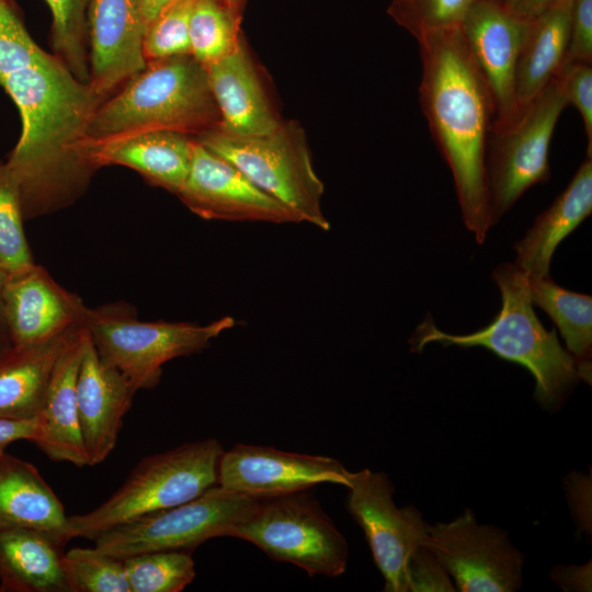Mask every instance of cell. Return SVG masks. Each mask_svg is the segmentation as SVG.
<instances>
[{
	"mask_svg": "<svg viewBox=\"0 0 592 592\" xmlns=\"http://www.w3.org/2000/svg\"><path fill=\"white\" fill-rule=\"evenodd\" d=\"M0 86L22 121L5 163L29 218L62 200L90 169L80 145L102 96L36 45L8 0H0Z\"/></svg>",
	"mask_w": 592,
	"mask_h": 592,
	"instance_id": "obj_1",
	"label": "cell"
},
{
	"mask_svg": "<svg viewBox=\"0 0 592 592\" xmlns=\"http://www.w3.org/2000/svg\"><path fill=\"white\" fill-rule=\"evenodd\" d=\"M418 44L422 112L451 169L463 221L482 244L491 228L486 174L494 115L491 94L459 26L428 34Z\"/></svg>",
	"mask_w": 592,
	"mask_h": 592,
	"instance_id": "obj_2",
	"label": "cell"
},
{
	"mask_svg": "<svg viewBox=\"0 0 592 592\" xmlns=\"http://www.w3.org/2000/svg\"><path fill=\"white\" fill-rule=\"evenodd\" d=\"M501 293V309L488 326L468 334L440 330L426 317L410 339L411 351L432 342L460 348L482 346L502 360L526 368L535 379V398L545 407L561 403L580 377L588 380L590 363H581L547 331L534 312L525 272L501 263L492 273Z\"/></svg>",
	"mask_w": 592,
	"mask_h": 592,
	"instance_id": "obj_3",
	"label": "cell"
},
{
	"mask_svg": "<svg viewBox=\"0 0 592 592\" xmlns=\"http://www.w3.org/2000/svg\"><path fill=\"white\" fill-rule=\"evenodd\" d=\"M219 123L205 67L185 54L148 60L119 93L100 103L87 136L100 139L144 130L198 136Z\"/></svg>",
	"mask_w": 592,
	"mask_h": 592,
	"instance_id": "obj_4",
	"label": "cell"
},
{
	"mask_svg": "<svg viewBox=\"0 0 592 592\" xmlns=\"http://www.w3.org/2000/svg\"><path fill=\"white\" fill-rule=\"evenodd\" d=\"M225 449L216 439L182 444L144 457L102 504L67 519V535L93 540L129 521L190 501L218 485Z\"/></svg>",
	"mask_w": 592,
	"mask_h": 592,
	"instance_id": "obj_5",
	"label": "cell"
},
{
	"mask_svg": "<svg viewBox=\"0 0 592 592\" xmlns=\"http://www.w3.org/2000/svg\"><path fill=\"white\" fill-rule=\"evenodd\" d=\"M195 139L288 206L301 223L330 229L322 210L325 185L315 171L304 129L297 122L281 123L272 132L253 136L231 134L217 126Z\"/></svg>",
	"mask_w": 592,
	"mask_h": 592,
	"instance_id": "obj_6",
	"label": "cell"
},
{
	"mask_svg": "<svg viewBox=\"0 0 592 592\" xmlns=\"http://www.w3.org/2000/svg\"><path fill=\"white\" fill-rule=\"evenodd\" d=\"M82 323L101 361L122 372L139 390L156 387L167 362L205 350L236 320L224 316L207 325L146 322L118 306H109L86 307Z\"/></svg>",
	"mask_w": 592,
	"mask_h": 592,
	"instance_id": "obj_7",
	"label": "cell"
},
{
	"mask_svg": "<svg viewBox=\"0 0 592 592\" xmlns=\"http://www.w3.org/2000/svg\"><path fill=\"white\" fill-rule=\"evenodd\" d=\"M263 500L217 485L190 501L112 527L93 539L94 546L119 559L156 550L191 551L210 538L229 536Z\"/></svg>",
	"mask_w": 592,
	"mask_h": 592,
	"instance_id": "obj_8",
	"label": "cell"
},
{
	"mask_svg": "<svg viewBox=\"0 0 592 592\" xmlns=\"http://www.w3.org/2000/svg\"><path fill=\"white\" fill-rule=\"evenodd\" d=\"M229 537L252 543L270 558L293 563L309 577H339L349 558L344 536L306 490L264 499Z\"/></svg>",
	"mask_w": 592,
	"mask_h": 592,
	"instance_id": "obj_9",
	"label": "cell"
},
{
	"mask_svg": "<svg viewBox=\"0 0 592 592\" xmlns=\"http://www.w3.org/2000/svg\"><path fill=\"white\" fill-rule=\"evenodd\" d=\"M567 105L557 75L512 127L490 135L486 174L491 227L530 187L549 180V146Z\"/></svg>",
	"mask_w": 592,
	"mask_h": 592,
	"instance_id": "obj_10",
	"label": "cell"
},
{
	"mask_svg": "<svg viewBox=\"0 0 592 592\" xmlns=\"http://www.w3.org/2000/svg\"><path fill=\"white\" fill-rule=\"evenodd\" d=\"M346 509L362 527L385 580V591L407 592L408 561L423 545L429 525L414 506L398 508L385 473L362 469L349 475Z\"/></svg>",
	"mask_w": 592,
	"mask_h": 592,
	"instance_id": "obj_11",
	"label": "cell"
},
{
	"mask_svg": "<svg viewBox=\"0 0 592 592\" xmlns=\"http://www.w3.org/2000/svg\"><path fill=\"white\" fill-rule=\"evenodd\" d=\"M423 545L462 592H512L522 584L521 553L499 527L480 525L470 510L428 527Z\"/></svg>",
	"mask_w": 592,
	"mask_h": 592,
	"instance_id": "obj_12",
	"label": "cell"
},
{
	"mask_svg": "<svg viewBox=\"0 0 592 592\" xmlns=\"http://www.w3.org/2000/svg\"><path fill=\"white\" fill-rule=\"evenodd\" d=\"M528 21L511 13L501 0H475L459 30L490 91L494 115L491 135L516 122L515 76Z\"/></svg>",
	"mask_w": 592,
	"mask_h": 592,
	"instance_id": "obj_13",
	"label": "cell"
},
{
	"mask_svg": "<svg viewBox=\"0 0 592 592\" xmlns=\"http://www.w3.org/2000/svg\"><path fill=\"white\" fill-rule=\"evenodd\" d=\"M180 200L205 219L298 224L288 206L251 182L238 168L194 138L193 156Z\"/></svg>",
	"mask_w": 592,
	"mask_h": 592,
	"instance_id": "obj_14",
	"label": "cell"
},
{
	"mask_svg": "<svg viewBox=\"0 0 592 592\" xmlns=\"http://www.w3.org/2000/svg\"><path fill=\"white\" fill-rule=\"evenodd\" d=\"M349 475L339 460L329 456L236 444L221 456L218 485L259 499H270L325 482L348 487Z\"/></svg>",
	"mask_w": 592,
	"mask_h": 592,
	"instance_id": "obj_15",
	"label": "cell"
},
{
	"mask_svg": "<svg viewBox=\"0 0 592 592\" xmlns=\"http://www.w3.org/2000/svg\"><path fill=\"white\" fill-rule=\"evenodd\" d=\"M2 301L13 346L59 337L83 321L86 306L41 265L5 276Z\"/></svg>",
	"mask_w": 592,
	"mask_h": 592,
	"instance_id": "obj_16",
	"label": "cell"
},
{
	"mask_svg": "<svg viewBox=\"0 0 592 592\" xmlns=\"http://www.w3.org/2000/svg\"><path fill=\"white\" fill-rule=\"evenodd\" d=\"M137 388L118 369L101 361L83 325V350L77 377V405L81 437L89 466L114 449L123 418Z\"/></svg>",
	"mask_w": 592,
	"mask_h": 592,
	"instance_id": "obj_17",
	"label": "cell"
},
{
	"mask_svg": "<svg viewBox=\"0 0 592 592\" xmlns=\"http://www.w3.org/2000/svg\"><path fill=\"white\" fill-rule=\"evenodd\" d=\"M91 75L88 83L103 96L141 71L146 22L140 0H92Z\"/></svg>",
	"mask_w": 592,
	"mask_h": 592,
	"instance_id": "obj_18",
	"label": "cell"
},
{
	"mask_svg": "<svg viewBox=\"0 0 592 592\" xmlns=\"http://www.w3.org/2000/svg\"><path fill=\"white\" fill-rule=\"evenodd\" d=\"M194 138L171 130H144L106 138H84L80 153L89 168L119 164L174 194L190 172Z\"/></svg>",
	"mask_w": 592,
	"mask_h": 592,
	"instance_id": "obj_19",
	"label": "cell"
},
{
	"mask_svg": "<svg viewBox=\"0 0 592 592\" xmlns=\"http://www.w3.org/2000/svg\"><path fill=\"white\" fill-rule=\"evenodd\" d=\"M83 350V323L69 337L52 374L33 441L52 460L89 466L78 417L77 377Z\"/></svg>",
	"mask_w": 592,
	"mask_h": 592,
	"instance_id": "obj_20",
	"label": "cell"
},
{
	"mask_svg": "<svg viewBox=\"0 0 592 592\" xmlns=\"http://www.w3.org/2000/svg\"><path fill=\"white\" fill-rule=\"evenodd\" d=\"M204 67L219 111L220 128L253 136L272 132L281 124L242 39L229 54Z\"/></svg>",
	"mask_w": 592,
	"mask_h": 592,
	"instance_id": "obj_21",
	"label": "cell"
},
{
	"mask_svg": "<svg viewBox=\"0 0 592 592\" xmlns=\"http://www.w3.org/2000/svg\"><path fill=\"white\" fill-rule=\"evenodd\" d=\"M592 213V158L587 157L568 186L514 244V264L528 278L549 275L556 248Z\"/></svg>",
	"mask_w": 592,
	"mask_h": 592,
	"instance_id": "obj_22",
	"label": "cell"
},
{
	"mask_svg": "<svg viewBox=\"0 0 592 592\" xmlns=\"http://www.w3.org/2000/svg\"><path fill=\"white\" fill-rule=\"evenodd\" d=\"M572 2L555 0L527 23L515 76L516 121L566 62Z\"/></svg>",
	"mask_w": 592,
	"mask_h": 592,
	"instance_id": "obj_23",
	"label": "cell"
},
{
	"mask_svg": "<svg viewBox=\"0 0 592 592\" xmlns=\"http://www.w3.org/2000/svg\"><path fill=\"white\" fill-rule=\"evenodd\" d=\"M67 519L60 500L33 464L0 453V531L34 528L66 545L70 540Z\"/></svg>",
	"mask_w": 592,
	"mask_h": 592,
	"instance_id": "obj_24",
	"label": "cell"
},
{
	"mask_svg": "<svg viewBox=\"0 0 592 592\" xmlns=\"http://www.w3.org/2000/svg\"><path fill=\"white\" fill-rule=\"evenodd\" d=\"M64 547L38 530L0 531V592H69Z\"/></svg>",
	"mask_w": 592,
	"mask_h": 592,
	"instance_id": "obj_25",
	"label": "cell"
},
{
	"mask_svg": "<svg viewBox=\"0 0 592 592\" xmlns=\"http://www.w3.org/2000/svg\"><path fill=\"white\" fill-rule=\"evenodd\" d=\"M79 325L41 343L12 346L0 360V418H38L55 364Z\"/></svg>",
	"mask_w": 592,
	"mask_h": 592,
	"instance_id": "obj_26",
	"label": "cell"
},
{
	"mask_svg": "<svg viewBox=\"0 0 592 592\" xmlns=\"http://www.w3.org/2000/svg\"><path fill=\"white\" fill-rule=\"evenodd\" d=\"M527 280L533 305L543 309L559 328L567 351L579 362L590 363L592 297L559 286L549 275Z\"/></svg>",
	"mask_w": 592,
	"mask_h": 592,
	"instance_id": "obj_27",
	"label": "cell"
},
{
	"mask_svg": "<svg viewBox=\"0 0 592 592\" xmlns=\"http://www.w3.org/2000/svg\"><path fill=\"white\" fill-rule=\"evenodd\" d=\"M240 22L225 0H197L189 26L190 55L204 66L226 56L242 39Z\"/></svg>",
	"mask_w": 592,
	"mask_h": 592,
	"instance_id": "obj_28",
	"label": "cell"
},
{
	"mask_svg": "<svg viewBox=\"0 0 592 592\" xmlns=\"http://www.w3.org/2000/svg\"><path fill=\"white\" fill-rule=\"evenodd\" d=\"M130 592H180L195 577L190 551L156 550L123 559Z\"/></svg>",
	"mask_w": 592,
	"mask_h": 592,
	"instance_id": "obj_29",
	"label": "cell"
},
{
	"mask_svg": "<svg viewBox=\"0 0 592 592\" xmlns=\"http://www.w3.org/2000/svg\"><path fill=\"white\" fill-rule=\"evenodd\" d=\"M62 565L69 592H130L123 559L95 546L65 551Z\"/></svg>",
	"mask_w": 592,
	"mask_h": 592,
	"instance_id": "obj_30",
	"label": "cell"
},
{
	"mask_svg": "<svg viewBox=\"0 0 592 592\" xmlns=\"http://www.w3.org/2000/svg\"><path fill=\"white\" fill-rule=\"evenodd\" d=\"M23 219L18 183L7 163L0 162V271L5 275L34 264Z\"/></svg>",
	"mask_w": 592,
	"mask_h": 592,
	"instance_id": "obj_31",
	"label": "cell"
},
{
	"mask_svg": "<svg viewBox=\"0 0 592 592\" xmlns=\"http://www.w3.org/2000/svg\"><path fill=\"white\" fill-rule=\"evenodd\" d=\"M475 0H390L388 15L418 41L458 27Z\"/></svg>",
	"mask_w": 592,
	"mask_h": 592,
	"instance_id": "obj_32",
	"label": "cell"
},
{
	"mask_svg": "<svg viewBox=\"0 0 592 592\" xmlns=\"http://www.w3.org/2000/svg\"><path fill=\"white\" fill-rule=\"evenodd\" d=\"M197 0H170L148 25L144 54L148 60L190 54L189 26Z\"/></svg>",
	"mask_w": 592,
	"mask_h": 592,
	"instance_id": "obj_33",
	"label": "cell"
},
{
	"mask_svg": "<svg viewBox=\"0 0 592 592\" xmlns=\"http://www.w3.org/2000/svg\"><path fill=\"white\" fill-rule=\"evenodd\" d=\"M53 14L54 46L81 81L89 80L83 47L87 0H45Z\"/></svg>",
	"mask_w": 592,
	"mask_h": 592,
	"instance_id": "obj_34",
	"label": "cell"
},
{
	"mask_svg": "<svg viewBox=\"0 0 592 592\" xmlns=\"http://www.w3.org/2000/svg\"><path fill=\"white\" fill-rule=\"evenodd\" d=\"M558 77L568 104L573 105L582 117L588 140L587 157L592 158V65L566 61Z\"/></svg>",
	"mask_w": 592,
	"mask_h": 592,
	"instance_id": "obj_35",
	"label": "cell"
},
{
	"mask_svg": "<svg viewBox=\"0 0 592 592\" xmlns=\"http://www.w3.org/2000/svg\"><path fill=\"white\" fill-rule=\"evenodd\" d=\"M408 590L424 591H455L449 574L424 545L420 546L410 557L407 568Z\"/></svg>",
	"mask_w": 592,
	"mask_h": 592,
	"instance_id": "obj_36",
	"label": "cell"
},
{
	"mask_svg": "<svg viewBox=\"0 0 592 592\" xmlns=\"http://www.w3.org/2000/svg\"><path fill=\"white\" fill-rule=\"evenodd\" d=\"M566 61L592 62V0H573Z\"/></svg>",
	"mask_w": 592,
	"mask_h": 592,
	"instance_id": "obj_37",
	"label": "cell"
},
{
	"mask_svg": "<svg viewBox=\"0 0 592 592\" xmlns=\"http://www.w3.org/2000/svg\"><path fill=\"white\" fill-rule=\"evenodd\" d=\"M38 434V420H14L0 418V453L20 440L33 442Z\"/></svg>",
	"mask_w": 592,
	"mask_h": 592,
	"instance_id": "obj_38",
	"label": "cell"
},
{
	"mask_svg": "<svg viewBox=\"0 0 592 592\" xmlns=\"http://www.w3.org/2000/svg\"><path fill=\"white\" fill-rule=\"evenodd\" d=\"M555 0H501L503 5L514 15L531 21Z\"/></svg>",
	"mask_w": 592,
	"mask_h": 592,
	"instance_id": "obj_39",
	"label": "cell"
},
{
	"mask_svg": "<svg viewBox=\"0 0 592 592\" xmlns=\"http://www.w3.org/2000/svg\"><path fill=\"white\" fill-rule=\"evenodd\" d=\"M5 274L0 271V360L12 349L13 344L9 334V330L5 322L3 301H2V288L5 280Z\"/></svg>",
	"mask_w": 592,
	"mask_h": 592,
	"instance_id": "obj_40",
	"label": "cell"
},
{
	"mask_svg": "<svg viewBox=\"0 0 592 592\" xmlns=\"http://www.w3.org/2000/svg\"><path fill=\"white\" fill-rule=\"evenodd\" d=\"M169 1L170 0H140L147 27Z\"/></svg>",
	"mask_w": 592,
	"mask_h": 592,
	"instance_id": "obj_41",
	"label": "cell"
},
{
	"mask_svg": "<svg viewBox=\"0 0 592 592\" xmlns=\"http://www.w3.org/2000/svg\"><path fill=\"white\" fill-rule=\"evenodd\" d=\"M229 8L239 16L242 18V11L246 0H225Z\"/></svg>",
	"mask_w": 592,
	"mask_h": 592,
	"instance_id": "obj_42",
	"label": "cell"
}]
</instances>
